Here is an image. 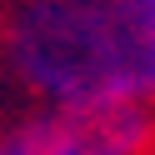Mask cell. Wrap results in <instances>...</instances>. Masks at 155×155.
<instances>
[{"mask_svg": "<svg viewBox=\"0 0 155 155\" xmlns=\"http://www.w3.org/2000/svg\"><path fill=\"white\" fill-rule=\"evenodd\" d=\"M0 155H155V100L45 105L0 130Z\"/></svg>", "mask_w": 155, "mask_h": 155, "instance_id": "obj_2", "label": "cell"}, {"mask_svg": "<svg viewBox=\"0 0 155 155\" xmlns=\"http://www.w3.org/2000/svg\"><path fill=\"white\" fill-rule=\"evenodd\" d=\"M5 65L45 105L155 100V0H20Z\"/></svg>", "mask_w": 155, "mask_h": 155, "instance_id": "obj_1", "label": "cell"}]
</instances>
